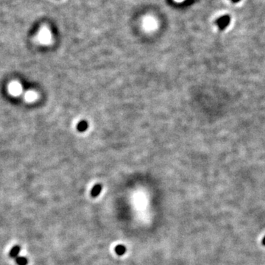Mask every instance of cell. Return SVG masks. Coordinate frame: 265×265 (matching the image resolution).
I'll return each mask as SVG.
<instances>
[{"mask_svg":"<svg viewBox=\"0 0 265 265\" xmlns=\"http://www.w3.org/2000/svg\"><path fill=\"white\" fill-rule=\"evenodd\" d=\"M39 38H40V40H41V41L42 43L46 44V43L48 42V41H49V38H50L49 34L48 31H47V29H44V30L41 31V33H40Z\"/></svg>","mask_w":265,"mask_h":265,"instance_id":"3957f363","label":"cell"},{"mask_svg":"<svg viewBox=\"0 0 265 265\" xmlns=\"http://www.w3.org/2000/svg\"><path fill=\"white\" fill-rule=\"evenodd\" d=\"M115 250H116V253L119 256H122V255L125 254V251H126V247H125V246L120 244V245L116 246Z\"/></svg>","mask_w":265,"mask_h":265,"instance_id":"ba28073f","label":"cell"},{"mask_svg":"<svg viewBox=\"0 0 265 265\" xmlns=\"http://www.w3.org/2000/svg\"><path fill=\"white\" fill-rule=\"evenodd\" d=\"M88 127V122H85V121H81L80 122H79L77 125V128L78 130L80 132H84V131L86 130Z\"/></svg>","mask_w":265,"mask_h":265,"instance_id":"5b68a950","label":"cell"},{"mask_svg":"<svg viewBox=\"0 0 265 265\" xmlns=\"http://www.w3.org/2000/svg\"><path fill=\"white\" fill-rule=\"evenodd\" d=\"M37 95L34 91H28L25 94V100L27 102H32L36 99Z\"/></svg>","mask_w":265,"mask_h":265,"instance_id":"8992f818","label":"cell"},{"mask_svg":"<svg viewBox=\"0 0 265 265\" xmlns=\"http://www.w3.org/2000/svg\"><path fill=\"white\" fill-rule=\"evenodd\" d=\"M175 1H176V2H182V1H185V0H175Z\"/></svg>","mask_w":265,"mask_h":265,"instance_id":"9c48e42d","label":"cell"},{"mask_svg":"<svg viewBox=\"0 0 265 265\" xmlns=\"http://www.w3.org/2000/svg\"><path fill=\"white\" fill-rule=\"evenodd\" d=\"M21 251V247L19 245H15L10 249V253H9V256L10 258H13V259H16V257L19 256V253Z\"/></svg>","mask_w":265,"mask_h":265,"instance_id":"7a4b0ae2","label":"cell"},{"mask_svg":"<svg viewBox=\"0 0 265 265\" xmlns=\"http://www.w3.org/2000/svg\"><path fill=\"white\" fill-rule=\"evenodd\" d=\"M9 91L14 96H18L21 92V86L17 82H13L9 85Z\"/></svg>","mask_w":265,"mask_h":265,"instance_id":"6da1fadb","label":"cell"},{"mask_svg":"<svg viewBox=\"0 0 265 265\" xmlns=\"http://www.w3.org/2000/svg\"><path fill=\"white\" fill-rule=\"evenodd\" d=\"M102 191V186L100 184H97L96 186H94L93 187L92 190H91V196L94 197H97L99 194H100V192Z\"/></svg>","mask_w":265,"mask_h":265,"instance_id":"277c9868","label":"cell"},{"mask_svg":"<svg viewBox=\"0 0 265 265\" xmlns=\"http://www.w3.org/2000/svg\"><path fill=\"white\" fill-rule=\"evenodd\" d=\"M15 261L18 265H27L28 264L27 259L24 256H18L16 258Z\"/></svg>","mask_w":265,"mask_h":265,"instance_id":"52a82bcc","label":"cell"}]
</instances>
